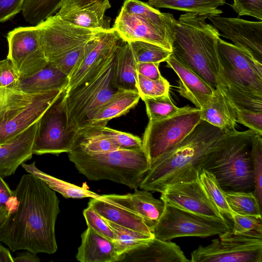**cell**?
<instances>
[{
	"instance_id": "cell-51",
	"label": "cell",
	"mask_w": 262,
	"mask_h": 262,
	"mask_svg": "<svg viewBox=\"0 0 262 262\" xmlns=\"http://www.w3.org/2000/svg\"><path fill=\"white\" fill-rule=\"evenodd\" d=\"M160 63L138 62L136 64L137 73L152 80H157L162 76L159 69Z\"/></svg>"
},
{
	"instance_id": "cell-49",
	"label": "cell",
	"mask_w": 262,
	"mask_h": 262,
	"mask_svg": "<svg viewBox=\"0 0 262 262\" xmlns=\"http://www.w3.org/2000/svg\"><path fill=\"white\" fill-rule=\"evenodd\" d=\"M26 0H0V23L12 18L20 11Z\"/></svg>"
},
{
	"instance_id": "cell-4",
	"label": "cell",
	"mask_w": 262,
	"mask_h": 262,
	"mask_svg": "<svg viewBox=\"0 0 262 262\" xmlns=\"http://www.w3.org/2000/svg\"><path fill=\"white\" fill-rule=\"evenodd\" d=\"M218 88L237 110L262 112V64L219 38Z\"/></svg>"
},
{
	"instance_id": "cell-22",
	"label": "cell",
	"mask_w": 262,
	"mask_h": 262,
	"mask_svg": "<svg viewBox=\"0 0 262 262\" xmlns=\"http://www.w3.org/2000/svg\"><path fill=\"white\" fill-rule=\"evenodd\" d=\"M38 122L8 142L0 145V177L14 173L23 163L33 156V145Z\"/></svg>"
},
{
	"instance_id": "cell-46",
	"label": "cell",
	"mask_w": 262,
	"mask_h": 262,
	"mask_svg": "<svg viewBox=\"0 0 262 262\" xmlns=\"http://www.w3.org/2000/svg\"><path fill=\"white\" fill-rule=\"evenodd\" d=\"M20 76L10 59L0 60V88L14 90Z\"/></svg>"
},
{
	"instance_id": "cell-14",
	"label": "cell",
	"mask_w": 262,
	"mask_h": 262,
	"mask_svg": "<svg viewBox=\"0 0 262 262\" xmlns=\"http://www.w3.org/2000/svg\"><path fill=\"white\" fill-rule=\"evenodd\" d=\"M36 27L40 32L44 53L48 61L86 43L104 32L73 25L56 15L48 17Z\"/></svg>"
},
{
	"instance_id": "cell-15",
	"label": "cell",
	"mask_w": 262,
	"mask_h": 262,
	"mask_svg": "<svg viewBox=\"0 0 262 262\" xmlns=\"http://www.w3.org/2000/svg\"><path fill=\"white\" fill-rule=\"evenodd\" d=\"M121 38L112 28L102 32L86 43L85 54L69 77L66 90L96 76L113 56Z\"/></svg>"
},
{
	"instance_id": "cell-35",
	"label": "cell",
	"mask_w": 262,
	"mask_h": 262,
	"mask_svg": "<svg viewBox=\"0 0 262 262\" xmlns=\"http://www.w3.org/2000/svg\"><path fill=\"white\" fill-rule=\"evenodd\" d=\"M199 179L208 198L217 210L226 219L232 220L234 213L227 203L225 191L214 176L203 169L199 173Z\"/></svg>"
},
{
	"instance_id": "cell-32",
	"label": "cell",
	"mask_w": 262,
	"mask_h": 262,
	"mask_svg": "<svg viewBox=\"0 0 262 262\" xmlns=\"http://www.w3.org/2000/svg\"><path fill=\"white\" fill-rule=\"evenodd\" d=\"M151 7L167 8L192 13L200 15H220L218 7L225 4L226 0H147Z\"/></svg>"
},
{
	"instance_id": "cell-52",
	"label": "cell",
	"mask_w": 262,
	"mask_h": 262,
	"mask_svg": "<svg viewBox=\"0 0 262 262\" xmlns=\"http://www.w3.org/2000/svg\"><path fill=\"white\" fill-rule=\"evenodd\" d=\"M14 198V191L11 190L3 178L0 177V208L9 211Z\"/></svg>"
},
{
	"instance_id": "cell-34",
	"label": "cell",
	"mask_w": 262,
	"mask_h": 262,
	"mask_svg": "<svg viewBox=\"0 0 262 262\" xmlns=\"http://www.w3.org/2000/svg\"><path fill=\"white\" fill-rule=\"evenodd\" d=\"M142 99L145 104L150 121L164 119L198 109L197 107H192L189 105L177 107L171 100L169 93L158 97H144Z\"/></svg>"
},
{
	"instance_id": "cell-19",
	"label": "cell",
	"mask_w": 262,
	"mask_h": 262,
	"mask_svg": "<svg viewBox=\"0 0 262 262\" xmlns=\"http://www.w3.org/2000/svg\"><path fill=\"white\" fill-rule=\"evenodd\" d=\"M120 38L127 42L143 41L160 46L172 52V37L150 23L126 12L122 8L112 28Z\"/></svg>"
},
{
	"instance_id": "cell-9",
	"label": "cell",
	"mask_w": 262,
	"mask_h": 262,
	"mask_svg": "<svg viewBox=\"0 0 262 262\" xmlns=\"http://www.w3.org/2000/svg\"><path fill=\"white\" fill-rule=\"evenodd\" d=\"M164 203L163 212L152 228L154 237L164 241L184 236L206 237L231 229L227 220L209 217Z\"/></svg>"
},
{
	"instance_id": "cell-42",
	"label": "cell",
	"mask_w": 262,
	"mask_h": 262,
	"mask_svg": "<svg viewBox=\"0 0 262 262\" xmlns=\"http://www.w3.org/2000/svg\"><path fill=\"white\" fill-rule=\"evenodd\" d=\"M95 126L121 149L143 150L142 140L138 137L108 127L106 126Z\"/></svg>"
},
{
	"instance_id": "cell-55",
	"label": "cell",
	"mask_w": 262,
	"mask_h": 262,
	"mask_svg": "<svg viewBox=\"0 0 262 262\" xmlns=\"http://www.w3.org/2000/svg\"><path fill=\"white\" fill-rule=\"evenodd\" d=\"M8 211L0 208V224L7 216Z\"/></svg>"
},
{
	"instance_id": "cell-2",
	"label": "cell",
	"mask_w": 262,
	"mask_h": 262,
	"mask_svg": "<svg viewBox=\"0 0 262 262\" xmlns=\"http://www.w3.org/2000/svg\"><path fill=\"white\" fill-rule=\"evenodd\" d=\"M225 133L201 120L180 143L154 162L139 188L161 193L170 186L198 179L210 160L216 142Z\"/></svg>"
},
{
	"instance_id": "cell-16",
	"label": "cell",
	"mask_w": 262,
	"mask_h": 262,
	"mask_svg": "<svg viewBox=\"0 0 262 262\" xmlns=\"http://www.w3.org/2000/svg\"><path fill=\"white\" fill-rule=\"evenodd\" d=\"M208 19L220 35L246 52L262 64V21H253L239 17H227L210 15Z\"/></svg>"
},
{
	"instance_id": "cell-45",
	"label": "cell",
	"mask_w": 262,
	"mask_h": 262,
	"mask_svg": "<svg viewBox=\"0 0 262 262\" xmlns=\"http://www.w3.org/2000/svg\"><path fill=\"white\" fill-rule=\"evenodd\" d=\"M232 220L233 225L231 229L235 234L262 233L261 217L243 215L234 213Z\"/></svg>"
},
{
	"instance_id": "cell-11",
	"label": "cell",
	"mask_w": 262,
	"mask_h": 262,
	"mask_svg": "<svg viewBox=\"0 0 262 262\" xmlns=\"http://www.w3.org/2000/svg\"><path fill=\"white\" fill-rule=\"evenodd\" d=\"M65 90L38 121L32 151L41 155L69 153L73 148L77 132L68 130V118L64 103Z\"/></svg>"
},
{
	"instance_id": "cell-25",
	"label": "cell",
	"mask_w": 262,
	"mask_h": 262,
	"mask_svg": "<svg viewBox=\"0 0 262 262\" xmlns=\"http://www.w3.org/2000/svg\"><path fill=\"white\" fill-rule=\"evenodd\" d=\"M76 259L80 262H118L113 241L98 234L89 227L81 234Z\"/></svg>"
},
{
	"instance_id": "cell-44",
	"label": "cell",
	"mask_w": 262,
	"mask_h": 262,
	"mask_svg": "<svg viewBox=\"0 0 262 262\" xmlns=\"http://www.w3.org/2000/svg\"><path fill=\"white\" fill-rule=\"evenodd\" d=\"M88 227L90 228L98 234L112 241L115 239L113 229L106 221L92 208L89 206L83 211Z\"/></svg>"
},
{
	"instance_id": "cell-20",
	"label": "cell",
	"mask_w": 262,
	"mask_h": 262,
	"mask_svg": "<svg viewBox=\"0 0 262 262\" xmlns=\"http://www.w3.org/2000/svg\"><path fill=\"white\" fill-rule=\"evenodd\" d=\"M101 199L142 217L151 229L160 218L164 208L162 200L154 197L149 191L135 189L133 193L111 194Z\"/></svg>"
},
{
	"instance_id": "cell-3",
	"label": "cell",
	"mask_w": 262,
	"mask_h": 262,
	"mask_svg": "<svg viewBox=\"0 0 262 262\" xmlns=\"http://www.w3.org/2000/svg\"><path fill=\"white\" fill-rule=\"evenodd\" d=\"M208 16L180 15L173 27L172 55L215 89L220 72L217 40L221 35L206 22Z\"/></svg>"
},
{
	"instance_id": "cell-39",
	"label": "cell",
	"mask_w": 262,
	"mask_h": 262,
	"mask_svg": "<svg viewBox=\"0 0 262 262\" xmlns=\"http://www.w3.org/2000/svg\"><path fill=\"white\" fill-rule=\"evenodd\" d=\"M128 43L137 63H160L166 61L172 54V52L152 43L139 40Z\"/></svg>"
},
{
	"instance_id": "cell-28",
	"label": "cell",
	"mask_w": 262,
	"mask_h": 262,
	"mask_svg": "<svg viewBox=\"0 0 262 262\" xmlns=\"http://www.w3.org/2000/svg\"><path fill=\"white\" fill-rule=\"evenodd\" d=\"M88 206L105 220L124 228L154 235L151 229L142 217L104 200L91 198Z\"/></svg>"
},
{
	"instance_id": "cell-29",
	"label": "cell",
	"mask_w": 262,
	"mask_h": 262,
	"mask_svg": "<svg viewBox=\"0 0 262 262\" xmlns=\"http://www.w3.org/2000/svg\"><path fill=\"white\" fill-rule=\"evenodd\" d=\"M136 64L129 43L121 39L116 50L113 74L118 89L138 92Z\"/></svg>"
},
{
	"instance_id": "cell-26",
	"label": "cell",
	"mask_w": 262,
	"mask_h": 262,
	"mask_svg": "<svg viewBox=\"0 0 262 262\" xmlns=\"http://www.w3.org/2000/svg\"><path fill=\"white\" fill-rule=\"evenodd\" d=\"M69 77L51 62L33 75L20 78L14 90L31 94L54 90H64L69 83Z\"/></svg>"
},
{
	"instance_id": "cell-12",
	"label": "cell",
	"mask_w": 262,
	"mask_h": 262,
	"mask_svg": "<svg viewBox=\"0 0 262 262\" xmlns=\"http://www.w3.org/2000/svg\"><path fill=\"white\" fill-rule=\"evenodd\" d=\"M64 90L26 94L0 113V145L8 142L38 122Z\"/></svg>"
},
{
	"instance_id": "cell-13",
	"label": "cell",
	"mask_w": 262,
	"mask_h": 262,
	"mask_svg": "<svg viewBox=\"0 0 262 262\" xmlns=\"http://www.w3.org/2000/svg\"><path fill=\"white\" fill-rule=\"evenodd\" d=\"M11 60L20 78L30 77L48 62L45 56L40 32L35 26L20 27L7 35Z\"/></svg>"
},
{
	"instance_id": "cell-30",
	"label": "cell",
	"mask_w": 262,
	"mask_h": 262,
	"mask_svg": "<svg viewBox=\"0 0 262 262\" xmlns=\"http://www.w3.org/2000/svg\"><path fill=\"white\" fill-rule=\"evenodd\" d=\"M121 8L130 14L146 20L172 38L173 27L176 21L173 14L161 12L147 3L139 0H125Z\"/></svg>"
},
{
	"instance_id": "cell-23",
	"label": "cell",
	"mask_w": 262,
	"mask_h": 262,
	"mask_svg": "<svg viewBox=\"0 0 262 262\" xmlns=\"http://www.w3.org/2000/svg\"><path fill=\"white\" fill-rule=\"evenodd\" d=\"M166 61L167 67L173 69L179 78L180 94L201 109L211 98L215 89L172 54Z\"/></svg>"
},
{
	"instance_id": "cell-43",
	"label": "cell",
	"mask_w": 262,
	"mask_h": 262,
	"mask_svg": "<svg viewBox=\"0 0 262 262\" xmlns=\"http://www.w3.org/2000/svg\"><path fill=\"white\" fill-rule=\"evenodd\" d=\"M86 43L87 42L75 48L50 62L53 63L69 78L82 60L86 51Z\"/></svg>"
},
{
	"instance_id": "cell-5",
	"label": "cell",
	"mask_w": 262,
	"mask_h": 262,
	"mask_svg": "<svg viewBox=\"0 0 262 262\" xmlns=\"http://www.w3.org/2000/svg\"><path fill=\"white\" fill-rule=\"evenodd\" d=\"M253 130L226 133L216 143L204 169L215 177L225 191H253L251 148Z\"/></svg>"
},
{
	"instance_id": "cell-10",
	"label": "cell",
	"mask_w": 262,
	"mask_h": 262,
	"mask_svg": "<svg viewBox=\"0 0 262 262\" xmlns=\"http://www.w3.org/2000/svg\"><path fill=\"white\" fill-rule=\"evenodd\" d=\"M201 120L198 108L164 119L149 120L142 143L149 168L157 159L180 143Z\"/></svg>"
},
{
	"instance_id": "cell-17",
	"label": "cell",
	"mask_w": 262,
	"mask_h": 262,
	"mask_svg": "<svg viewBox=\"0 0 262 262\" xmlns=\"http://www.w3.org/2000/svg\"><path fill=\"white\" fill-rule=\"evenodd\" d=\"M160 199L167 204L199 215L227 220L208 198L199 179L167 187Z\"/></svg>"
},
{
	"instance_id": "cell-31",
	"label": "cell",
	"mask_w": 262,
	"mask_h": 262,
	"mask_svg": "<svg viewBox=\"0 0 262 262\" xmlns=\"http://www.w3.org/2000/svg\"><path fill=\"white\" fill-rule=\"evenodd\" d=\"M35 162L31 164L23 163L21 165L28 173L42 180L51 189L60 193L67 199H82L85 198L101 199L102 196L88 189L79 187L49 175L39 170Z\"/></svg>"
},
{
	"instance_id": "cell-21",
	"label": "cell",
	"mask_w": 262,
	"mask_h": 262,
	"mask_svg": "<svg viewBox=\"0 0 262 262\" xmlns=\"http://www.w3.org/2000/svg\"><path fill=\"white\" fill-rule=\"evenodd\" d=\"M180 246L155 237L119 257L118 262H189Z\"/></svg>"
},
{
	"instance_id": "cell-41",
	"label": "cell",
	"mask_w": 262,
	"mask_h": 262,
	"mask_svg": "<svg viewBox=\"0 0 262 262\" xmlns=\"http://www.w3.org/2000/svg\"><path fill=\"white\" fill-rule=\"evenodd\" d=\"M169 83L163 77L152 80L137 73V88L141 99L155 97L169 93Z\"/></svg>"
},
{
	"instance_id": "cell-40",
	"label": "cell",
	"mask_w": 262,
	"mask_h": 262,
	"mask_svg": "<svg viewBox=\"0 0 262 262\" xmlns=\"http://www.w3.org/2000/svg\"><path fill=\"white\" fill-rule=\"evenodd\" d=\"M251 155L254 181L253 192L262 207V135L255 134L253 137Z\"/></svg>"
},
{
	"instance_id": "cell-1",
	"label": "cell",
	"mask_w": 262,
	"mask_h": 262,
	"mask_svg": "<svg viewBox=\"0 0 262 262\" xmlns=\"http://www.w3.org/2000/svg\"><path fill=\"white\" fill-rule=\"evenodd\" d=\"M14 192L8 213L0 224V242L13 252L55 253V223L60 212L55 191L28 173L21 177Z\"/></svg>"
},
{
	"instance_id": "cell-36",
	"label": "cell",
	"mask_w": 262,
	"mask_h": 262,
	"mask_svg": "<svg viewBox=\"0 0 262 262\" xmlns=\"http://www.w3.org/2000/svg\"><path fill=\"white\" fill-rule=\"evenodd\" d=\"M104 220L114 232L115 239L113 242L119 257L154 237V235L141 233Z\"/></svg>"
},
{
	"instance_id": "cell-27",
	"label": "cell",
	"mask_w": 262,
	"mask_h": 262,
	"mask_svg": "<svg viewBox=\"0 0 262 262\" xmlns=\"http://www.w3.org/2000/svg\"><path fill=\"white\" fill-rule=\"evenodd\" d=\"M140 98L138 92L118 89L95 111L87 126H106L111 119L120 117L135 107Z\"/></svg>"
},
{
	"instance_id": "cell-38",
	"label": "cell",
	"mask_w": 262,
	"mask_h": 262,
	"mask_svg": "<svg viewBox=\"0 0 262 262\" xmlns=\"http://www.w3.org/2000/svg\"><path fill=\"white\" fill-rule=\"evenodd\" d=\"M227 203L233 213L261 217L262 207L252 191H226Z\"/></svg>"
},
{
	"instance_id": "cell-37",
	"label": "cell",
	"mask_w": 262,
	"mask_h": 262,
	"mask_svg": "<svg viewBox=\"0 0 262 262\" xmlns=\"http://www.w3.org/2000/svg\"><path fill=\"white\" fill-rule=\"evenodd\" d=\"M64 0H26L22 14L25 20L36 26L54 14Z\"/></svg>"
},
{
	"instance_id": "cell-53",
	"label": "cell",
	"mask_w": 262,
	"mask_h": 262,
	"mask_svg": "<svg viewBox=\"0 0 262 262\" xmlns=\"http://www.w3.org/2000/svg\"><path fill=\"white\" fill-rule=\"evenodd\" d=\"M13 262H40V260L36 253L27 250L13 257Z\"/></svg>"
},
{
	"instance_id": "cell-47",
	"label": "cell",
	"mask_w": 262,
	"mask_h": 262,
	"mask_svg": "<svg viewBox=\"0 0 262 262\" xmlns=\"http://www.w3.org/2000/svg\"><path fill=\"white\" fill-rule=\"evenodd\" d=\"M231 6L238 16L262 19V0H233Z\"/></svg>"
},
{
	"instance_id": "cell-18",
	"label": "cell",
	"mask_w": 262,
	"mask_h": 262,
	"mask_svg": "<svg viewBox=\"0 0 262 262\" xmlns=\"http://www.w3.org/2000/svg\"><path fill=\"white\" fill-rule=\"evenodd\" d=\"M111 7L108 0H64L55 15L76 26L107 31L111 28V18L105 13Z\"/></svg>"
},
{
	"instance_id": "cell-48",
	"label": "cell",
	"mask_w": 262,
	"mask_h": 262,
	"mask_svg": "<svg viewBox=\"0 0 262 262\" xmlns=\"http://www.w3.org/2000/svg\"><path fill=\"white\" fill-rule=\"evenodd\" d=\"M236 121L257 134L262 135V112L236 110Z\"/></svg>"
},
{
	"instance_id": "cell-54",
	"label": "cell",
	"mask_w": 262,
	"mask_h": 262,
	"mask_svg": "<svg viewBox=\"0 0 262 262\" xmlns=\"http://www.w3.org/2000/svg\"><path fill=\"white\" fill-rule=\"evenodd\" d=\"M13 258L9 250L0 244V262H13Z\"/></svg>"
},
{
	"instance_id": "cell-24",
	"label": "cell",
	"mask_w": 262,
	"mask_h": 262,
	"mask_svg": "<svg viewBox=\"0 0 262 262\" xmlns=\"http://www.w3.org/2000/svg\"><path fill=\"white\" fill-rule=\"evenodd\" d=\"M200 112L201 120L225 132L236 130V110L218 87Z\"/></svg>"
},
{
	"instance_id": "cell-50",
	"label": "cell",
	"mask_w": 262,
	"mask_h": 262,
	"mask_svg": "<svg viewBox=\"0 0 262 262\" xmlns=\"http://www.w3.org/2000/svg\"><path fill=\"white\" fill-rule=\"evenodd\" d=\"M26 94L9 89L0 88V113L21 99Z\"/></svg>"
},
{
	"instance_id": "cell-6",
	"label": "cell",
	"mask_w": 262,
	"mask_h": 262,
	"mask_svg": "<svg viewBox=\"0 0 262 262\" xmlns=\"http://www.w3.org/2000/svg\"><path fill=\"white\" fill-rule=\"evenodd\" d=\"M68 156L79 172L90 181L102 180L127 186L139 187L149 169L143 149H119L109 152L91 155L74 145Z\"/></svg>"
},
{
	"instance_id": "cell-8",
	"label": "cell",
	"mask_w": 262,
	"mask_h": 262,
	"mask_svg": "<svg viewBox=\"0 0 262 262\" xmlns=\"http://www.w3.org/2000/svg\"><path fill=\"white\" fill-rule=\"evenodd\" d=\"M191 262H262V233L235 234L232 229L191 252Z\"/></svg>"
},
{
	"instance_id": "cell-33",
	"label": "cell",
	"mask_w": 262,
	"mask_h": 262,
	"mask_svg": "<svg viewBox=\"0 0 262 262\" xmlns=\"http://www.w3.org/2000/svg\"><path fill=\"white\" fill-rule=\"evenodd\" d=\"M75 145L91 155L121 149L95 126H87L79 130Z\"/></svg>"
},
{
	"instance_id": "cell-7",
	"label": "cell",
	"mask_w": 262,
	"mask_h": 262,
	"mask_svg": "<svg viewBox=\"0 0 262 262\" xmlns=\"http://www.w3.org/2000/svg\"><path fill=\"white\" fill-rule=\"evenodd\" d=\"M115 53L94 78L65 90L69 132H77L85 127L98 108L117 92L113 81Z\"/></svg>"
}]
</instances>
